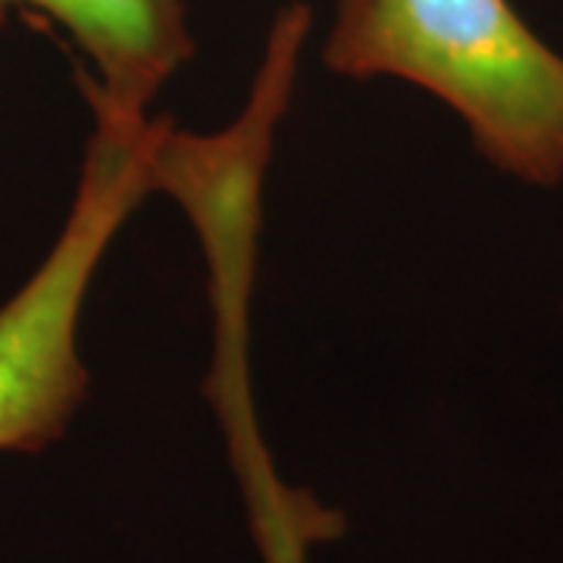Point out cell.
<instances>
[{"instance_id": "obj_2", "label": "cell", "mask_w": 563, "mask_h": 563, "mask_svg": "<svg viewBox=\"0 0 563 563\" xmlns=\"http://www.w3.org/2000/svg\"><path fill=\"white\" fill-rule=\"evenodd\" d=\"M95 132L60 239L16 298L0 307V451L57 442L88 395L76 335L91 279L122 222L157 188L169 120H147L81 88Z\"/></svg>"}, {"instance_id": "obj_4", "label": "cell", "mask_w": 563, "mask_h": 563, "mask_svg": "<svg viewBox=\"0 0 563 563\" xmlns=\"http://www.w3.org/2000/svg\"><path fill=\"white\" fill-rule=\"evenodd\" d=\"M229 435L235 448V466L242 473L244 495L254 520V536L266 563H307V548L317 542L322 532L320 523L329 520V514L310 504L303 495L285 488L273 466L266 461V451L254 435V426L247 422V413L232 417Z\"/></svg>"}, {"instance_id": "obj_3", "label": "cell", "mask_w": 563, "mask_h": 563, "mask_svg": "<svg viewBox=\"0 0 563 563\" xmlns=\"http://www.w3.org/2000/svg\"><path fill=\"white\" fill-rule=\"evenodd\" d=\"M20 7L63 25L91 63L79 79L132 113H147L195 54L185 0H0V25Z\"/></svg>"}, {"instance_id": "obj_1", "label": "cell", "mask_w": 563, "mask_h": 563, "mask_svg": "<svg viewBox=\"0 0 563 563\" xmlns=\"http://www.w3.org/2000/svg\"><path fill=\"white\" fill-rule=\"evenodd\" d=\"M322 63L347 79H401L444 101L485 161L563 179V57L510 0H339Z\"/></svg>"}]
</instances>
